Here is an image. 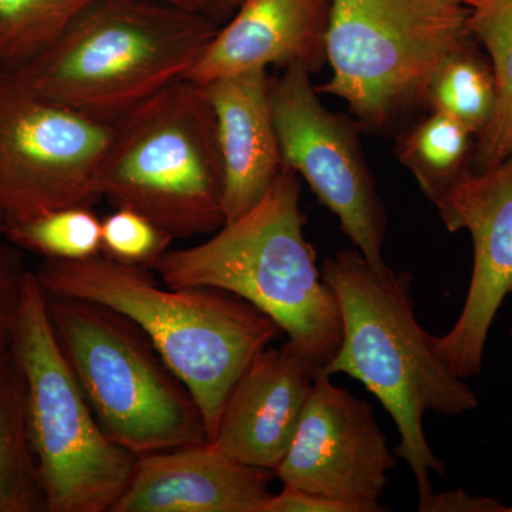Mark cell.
I'll use <instances>...</instances> for the list:
<instances>
[{"label": "cell", "instance_id": "obj_23", "mask_svg": "<svg viewBox=\"0 0 512 512\" xmlns=\"http://www.w3.org/2000/svg\"><path fill=\"white\" fill-rule=\"evenodd\" d=\"M174 238L144 215L114 208L101 220V254L121 264L151 269Z\"/></svg>", "mask_w": 512, "mask_h": 512}, {"label": "cell", "instance_id": "obj_30", "mask_svg": "<svg viewBox=\"0 0 512 512\" xmlns=\"http://www.w3.org/2000/svg\"><path fill=\"white\" fill-rule=\"evenodd\" d=\"M511 296H512V292H511ZM511 335H512V328H511ZM508 512H512V505H511V507H508Z\"/></svg>", "mask_w": 512, "mask_h": 512}, {"label": "cell", "instance_id": "obj_24", "mask_svg": "<svg viewBox=\"0 0 512 512\" xmlns=\"http://www.w3.org/2000/svg\"><path fill=\"white\" fill-rule=\"evenodd\" d=\"M28 271L22 251L0 235V349L12 338Z\"/></svg>", "mask_w": 512, "mask_h": 512}, {"label": "cell", "instance_id": "obj_28", "mask_svg": "<svg viewBox=\"0 0 512 512\" xmlns=\"http://www.w3.org/2000/svg\"><path fill=\"white\" fill-rule=\"evenodd\" d=\"M458 2L463 3V5L470 6L471 3L476 2V0H458Z\"/></svg>", "mask_w": 512, "mask_h": 512}, {"label": "cell", "instance_id": "obj_21", "mask_svg": "<svg viewBox=\"0 0 512 512\" xmlns=\"http://www.w3.org/2000/svg\"><path fill=\"white\" fill-rule=\"evenodd\" d=\"M96 0H0V70L16 72Z\"/></svg>", "mask_w": 512, "mask_h": 512}, {"label": "cell", "instance_id": "obj_17", "mask_svg": "<svg viewBox=\"0 0 512 512\" xmlns=\"http://www.w3.org/2000/svg\"><path fill=\"white\" fill-rule=\"evenodd\" d=\"M0 512H46L26 419V387L12 345L0 349Z\"/></svg>", "mask_w": 512, "mask_h": 512}, {"label": "cell", "instance_id": "obj_6", "mask_svg": "<svg viewBox=\"0 0 512 512\" xmlns=\"http://www.w3.org/2000/svg\"><path fill=\"white\" fill-rule=\"evenodd\" d=\"M26 387L30 444L46 512H113L137 456L101 429L64 355L35 272H26L10 338Z\"/></svg>", "mask_w": 512, "mask_h": 512}, {"label": "cell", "instance_id": "obj_14", "mask_svg": "<svg viewBox=\"0 0 512 512\" xmlns=\"http://www.w3.org/2000/svg\"><path fill=\"white\" fill-rule=\"evenodd\" d=\"M275 478L210 443L157 451L137 457L113 512H264Z\"/></svg>", "mask_w": 512, "mask_h": 512}, {"label": "cell", "instance_id": "obj_27", "mask_svg": "<svg viewBox=\"0 0 512 512\" xmlns=\"http://www.w3.org/2000/svg\"><path fill=\"white\" fill-rule=\"evenodd\" d=\"M154 2L214 20L218 25H222L234 15L242 0H154Z\"/></svg>", "mask_w": 512, "mask_h": 512}, {"label": "cell", "instance_id": "obj_19", "mask_svg": "<svg viewBox=\"0 0 512 512\" xmlns=\"http://www.w3.org/2000/svg\"><path fill=\"white\" fill-rule=\"evenodd\" d=\"M474 153L476 134L439 111L403 131L394 147L397 160L433 204L473 171Z\"/></svg>", "mask_w": 512, "mask_h": 512}, {"label": "cell", "instance_id": "obj_25", "mask_svg": "<svg viewBox=\"0 0 512 512\" xmlns=\"http://www.w3.org/2000/svg\"><path fill=\"white\" fill-rule=\"evenodd\" d=\"M420 512H508L507 505L484 495H470L464 490L431 493L420 498Z\"/></svg>", "mask_w": 512, "mask_h": 512}, {"label": "cell", "instance_id": "obj_1", "mask_svg": "<svg viewBox=\"0 0 512 512\" xmlns=\"http://www.w3.org/2000/svg\"><path fill=\"white\" fill-rule=\"evenodd\" d=\"M320 271L338 301L343 328L323 375L345 373L375 394L399 431L394 453L412 470L419 497H426L433 493L431 471L446 477L447 470L424 434V416H464L480 404L477 394L448 369L433 335L417 322L409 272L372 264L355 247L323 259Z\"/></svg>", "mask_w": 512, "mask_h": 512}, {"label": "cell", "instance_id": "obj_20", "mask_svg": "<svg viewBox=\"0 0 512 512\" xmlns=\"http://www.w3.org/2000/svg\"><path fill=\"white\" fill-rule=\"evenodd\" d=\"M495 103V79L488 56L471 39L448 55L433 74L423 106L439 111L478 134L490 120Z\"/></svg>", "mask_w": 512, "mask_h": 512}, {"label": "cell", "instance_id": "obj_11", "mask_svg": "<svg viewBox=\"0 0 512 512\" xmlns=\"http://www.w3.org/2000/svg\"><path fill=\"white\" fill-rule=\"evenodd\" d=\"M396 453L375 419L373 407L348 390L316 376L298 430L276 478L339 501L350 512H382L380 504Z\"/></svg>", "mask_w": 512, "mask_h": 512}, {"label": "cell", "instance_id": "obj_13", "mask_svg": "<svg viewBox=\"0 0 512 512\" xmlns=\"http://www.w3.org/2000/svg\"><path fill=\"white\" fill-rule=\"evenodd\" d=\"M318 375L288 343L262 350L229 392L208 443L239 463L275 471L291 447Z\"/></svg>", "mask_w": 512, "mask_h": 512}, {"label": "cell", "instance_id": "obj_9", "mask_svg": "<svg viewBox=\"0 0 512 512\" xmlns=\"http://www.w3.org/2000/svg\"><path fill=\"white\" fill-rule=\"evenodd\" d=\"M114 121L96 119L0 70V220L15 224L101 200Z\"/></svg>", "mask_w": 512, "mask_h": 512}, {"label": "cell", "instance_id": "obj_15", "mask_svg": "<svg viewBox=\"0 0 512 512\" xmlns=\"http://www.w3.org/2000/svg\"><path fill=\"white\" fill-rule=\"evenodd\" d=\"M333 0H242L222 23L185 79L200 84L276 66L319 72L328 62L326 36Z\"/></svg>", "mask_w": 512, "mask_h": 512}, {"label": "cell", "instance_id": "obj_4", "mask_svg": "<svg viewBox=\"0 0 512 512\" xmlns=\"http://www.w3.org/2000/svg\"><path fill=\"white\" fill-rule=\"evenodd\" d=\"M220 26L154 0H96L13 73L64 106L116 121L185 79Z\"/></svg>", "mask_w": 512, "mask_h": 512}, {"label": "cell", "instance_id": "obj_16", "mask_svg": "<svg viewBox=\"0 0 512 512\" xmlns=\"http://www.w3.org/2000/svg\"><path fill=\"white\" fill-rule=\"evenodd\" d=\"M269 80L268 70L254 69L202 84L217 120L225 222L258 204L282 167Z\"/></svg>", "mask_w": 512, "mask_h": 512}, {"label": "cell", "instance_id": "obj_10", "mask_svg": "<svg viewBox=\"0 0 512 512\" xmlns=\"http://www.w3.org/2000/svg\"><path fill=\"white\" fill-rule=\"evenodd\" d=\"M269 92L282 164L338 217L353 247L372 264H386L387 215L360 144V124L326 109L311 73L299 64L271 76Z\"/></svg>", "mask_w": 512, "mask_h": 512}, {"label": "cell", "instance_id": "obj_7", "mask_svg": "<svg viewBox=\"0 0 512 512\" xmlns=\"http://www.w3.org/2000/svg\"><path fill=\"white\" fill-rule=\"evenodd\" d=\"M46 298L64 355L110 440L137 457L210 441L197 400L137 323L100 303Z\"/></svg>", "mask_w": 512, "mask_h": 512}, {"label": "cell", "instance_id": "obj_26", "mask_svg": "<svg viewBox=\"0 0 512 512\" xmlns=\"http://www.w3.org/2000/svg\"><path fill=\"white\" fill-rule=\"evenodd\" d=\"M264 512H350L345 504L299 488L285 487L266 501Z\"/></svg>", "mask_w": 512, "mask_h": 512}, {"label": "cell", "instance_id": "obj_29", "mask_svg": "<svg viewBox=\"0 0 512 512\" xmlns=\"http://www.w3.org/2000/svg\"><path fill=\"white\" fill-rule=\"evenodd\" d=\"M3 227H5V225H3V221L0 220V235H2Z\"/></svg>", "mask_w": 512, "mask_h": 512}, {"label": "cell", "instance_id": "obj_2", "mask_svg": "<svg viewBox=\"0 0 512 512\" xmlns=\"http://www.w3.org/2000/svg\"><path fill=\"white\" fill-rule=\"evenodd\" d=\"M33 272L47 296L100 303L137 323L197 400L210 440L238 377L284 335L274 319L235 293L161 288L151 269L103 254L43 259Z\"/></svg>", "mask_w": 512, "mask_h": 512}, {"label": "cell", "instance_id": "obj_22", "mask_svg": "<svg viewBox=\"0 0 512 512\" xmlns=\"http://www.w3.org/2000/svg\"><path fill=\"white\" fill-rule=\"evenodd\" d=\"M3 237L20 251L43 259L92 258L101 254V220L92 207H67L3 227Z\"/></svg>", "mask_w": 512, "mask_h": 512}, {"label": "cell", "instance_id": "obj_8", "mask_svg": "<svg viewBox=\"0 0 512 512\" xmlns=\"http://www.w3.org/2000/svg\"><path fill=\"white\" fill-rule=\"evenodd\" d=\"M468 18L458 0H333V74L316 92L345 100L365 130H390L423 106L443 60L474 39Z\"/></svg>", "mask_w": 512, "mask_h": 512}, {"label": "cell", "instance_id": "obj_12", "mask_svg": "<svg viewBox=\"0 0 512 512\" xmlns=\"http://www.w3.org/2000/svg\"><path fill=\"white\" fill-rule=\"evenodd\" d=\"M444 227L470 232L473 274L453 328L433 336L448 369L467 380L480 375L495 316L512 292V158L471 171L436 202Z\"/></svg>", "mask_w": 512, "mask_h": 512}, {"label": "cell", "instance_id": "obj_5", "mask_svg": "<svg viewBox=\"0 0 512 512\" xmlns=\"http://www.w3.org/2000/svg\"><path fill=\"white\" fill-rule=\"evenodd\" d=\"M99 192L174 239L225 224L217 120L202 84L177 80L114 121Z\"/></svg>", "mask_w": 512, "mask_h": 512}, {"label": "cell", "instance_id": "obj_3", "mask_svg": "<svg viewBox=\"0 0 512 512\" xmlns=\"http://www.w3.org/2000/svg\"><path fill=\"white\" fill-rule=\"evenodd\" d=\"M301 180L282 164L251 210L201 244L168 249L151 271L170 288L211 286L251 302L320 375L342 343V316L303 235Z\"/></svg>", "mask_w": 512, "mask_h": 512}, {"label": "cell", "instance_id": "obj_18", "mask_svg": "<svg viewBox=\"0 0 512 512\" xmlns=\"http://www.w3.org/2000/svg\"><path fill=\"white\" fill-rule=\"evenodd\" d=\"M470 9L471 33L487 52L495 79L490 120L476 137L473 171L512 158V0H476Z\"/></svg>", "mask_w": 512, "mask_h": 512}]
</instances>
